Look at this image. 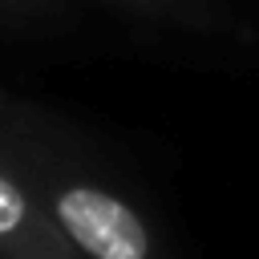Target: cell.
<instances>
[{
  "mask_svg": "<svg viewBox=\"0 0 259 259\" xmlns=\"http://www.w3.org/2000/svg\"><path fill=\"white\" fill-rule=\"evenodd\" d=\"M57 231L81 259H162L150 219L101 178L53 158H16Z\"/></svg>",
  "mask_w": 259,
  "mask_h": 259,
  "instance_id": "obj_1",
  "label": "cell"
},
{
  "mask_svg": "<svg viewBox=\"0 0 259 259\" xmlns=\"http://www.w3.org/2000/svg\"><path fill=\"white\" fill-rule=\"evenodd\" d=\"M0 259H81L12 154H0Z\"/></svg>",
  "mask_w": 259,
  "mask_h": 259,
  "instance_id": "obj_2",
  "label": "cell"
},
{
  "mask_svg": "<svg viewBox=\"0 0 259 259\" xmlns=\"http://www.w3.org/2000/svg\"><path fill=\"white\" fill-rule=\"evenodd\" d=\"M121 4H134V8L150 12L154 20H178V24H206L210 20L198 0H121Z\"/></svg>",
  "mask_w": 259,
  "mask_h": 259,
  "instance_id": "obj_3",
  "label": "cell"
},
{
  "mask_svg": "<svg viewBox=\"0 0 259 259\" xmlns=\"http://www.w3.org/2000/svg\"><path fill=\"white\" fill-rule=\"evenodd\" d=\"M4 109H8V97H4V89H0V113H4Z\"/></svg>",
  "mask_w": 259,
  "mask_h": 259,
  "instance_id": "obj_4",
  "label": "cell"
}]
</instances>
